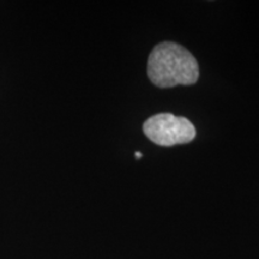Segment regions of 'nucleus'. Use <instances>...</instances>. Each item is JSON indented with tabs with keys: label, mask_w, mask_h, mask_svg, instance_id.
<instances>
[{
	"label": "nucleus",
	"mask_w": 259,
	"mask_h": 259,
	"mask_svg": "<svg viewBox=\"0 0 259 259\" xmlns=\"http://www.w3.org/2000/svg\"><path fill=\"white\" fill-rule=\"evenodd\" d=\"M148 76L158 88L192 85L199 78L196 58L176 42H161L151 51L148 60Z\"/></svg>",
	"instance_id": "1"
},
{
	"label": "nucleus",
	"mask_w": 259,
	"mask_h": 259,
	"mask_svg": "<svg viewBox=\"0 0 259 259\" xmlns=\"http://www.w3.org/2000/svg\"><path fill=\"white\" fill-rule=\"evenodd\" d=\"M143 132L148 139L161 147L186 144L196 137V128L189 119L170 113H160L147 119Z\"/></svg>",
	"instance_id": "2"
},
{
	"label": "nucleus",
	"mask_w": 259,
	"mask_h": 259,
	"mask_svg": "<svg viewBox=\"0 0 259 259\" xmlns=\"http://www.w3.org/2000/svg\"><path fill=\"white\" fill-rule=\"evenodd\" d=\"M135 156H136V158H142V156H143V155H142V153H139V151H136L135 153Z\"/></svg>",
	"instance_id": "3"
}]
</instances>
